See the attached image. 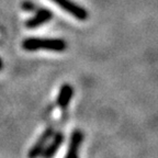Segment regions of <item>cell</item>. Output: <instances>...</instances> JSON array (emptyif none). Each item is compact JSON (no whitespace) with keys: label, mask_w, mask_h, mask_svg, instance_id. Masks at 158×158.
Instances as JSON below:
<instances>
[{"label":"cell","mask_w":158,"mask_h":158,"mask_svg":"<svg viewBox=\"0 0 158 158\" xmlns=\"http://www.w3.org/2000/svg\"><path fill=\"white\" fill-rule=\"evenodd\" d=\"M22 47L25 51L33 52L39 49H47L54 52H63L67 48V43L63 39H39L29 37L22 42Z\"/></svg>","instance_id":"1"},{"label":"cell","mask_w":158,"mask_h":158,"mask_svg":"<svg viewBox=\"0 0 158 158\" xmlns=\"http://www.w3.org/2000/svg\"><path fill=\"white\" fill-rule=\"evenodd\" d=\"M21 7H22V9L24 10V11H29L30 12V11H35L36 6H35L33 2H31V1H29V0H25V1L22 2Z\"/></svg>","instance_id":"8"},{"label":"cell","mask_w":158,"mask_h":158,"mask_svg":"<svg viewBox=\"0 0 158 158\" xmlns=\"http://www.w3.org/2000/svg\"><path fill=\"white\" fill-rule=\"evenodd\" d=\"M73 94H74V89L70 85L64 84L60 87L57 96V104L62 110H65L68 106L69 102L72 101Z\"/></svg>","instance_id":"7"},{"label":"cell","mask_w":158,"mask_h":158,"mask_svg":"<svg viewBox=\"0 0 158 158\" xmlns=\"http://www.w3.org/2000/svg\"><path fill=\"white\" fill-rule=\"evenodd\" d=\"M53 132H54V128L48 127L41 134L39 139L35 142V144L32 146V148L30 149L29 153H27V156H29L30 158L37 157V156H40L41 154H42L43 149H44L45 146H46V144H47V141H48L49 138L53 136V134H54Z\"/></svg>","instance_id":"4"},{"label":"cell","mask_w":158,"mask_h":158,"mask_svg":"<svg viewBox=\"0 0 158 158\" xmlns=\"http://www.w3.org/2000/svg\"><path fill=\"white\" fill-rule=\"evenodd\" d=\"M63 142H64V134H63L62 132L55 133L54 135L52 136V142L47 146H45V148L43 149L41 155L45 158L53 157V156L57 153V151L59 149V147H60V145L63 144Z\"/></svg>","instance_id":"6"},{"label":"cell","mask_w":158,"mask_h":158,"mask_svg":"<svg viewBox=\"0 0 158 158\" xmlns=\"http://www.w3.org/2000/svg\"><path fill=\"white\" fill-rule=\"evenodd\" d=\"M2 67H3V63H2V59H1V57H0V70L2 69Z\"/></svg>","instance_id":"9"},{"label":"cell","mask_w":158,"mask_h":158,"mask_svg":"<svg viewBox=\"0 0 158 158\" xmlns=\"http://www.w3.org/2000/svg\"><path fill=\"white\" fill-rule=\"evenodd\" d=\"M52 18L53 13L51 10L46 9V8H40V9H37L35 15L32 18H30L25 22V27L27 29H36V27H41V25L51 21Z\"/></svg>","instance_id":"3"},{"label":"cell","mask_w":158,"mask_h":158,"mask_svg":"<svg viewBox=\"0 0 158 158\" xmlns=\"http://www.w3.org/2000/svg\"><path fill=\"white\" fill-rule=\"evenodd\" d=\"M84 141V134L80 130H75L70 136V142H69L68 151H67L66 157L67 158H76L78 157L79 148L81 146Z\"/></svg>","instance_id":"5"},{"label":"cell","mask_w":158,"mask_h":158,"mask_svg":"<svg viewBox=\"0 0 158 158\" xmlns=\"http://www.w3.org/2000/svg\"><path fill=\"white\" fill-rule=\"evenodd\" d=\"M51 1L56 3L60 9L68 12L69 15H72L77 20L85 21V20L88 19L89 15L87 12V10L84 9L82 7H80V6H78L77 3H75L72 0H51Z\"/></svg>","instance_id":"2"}]
</instances>
